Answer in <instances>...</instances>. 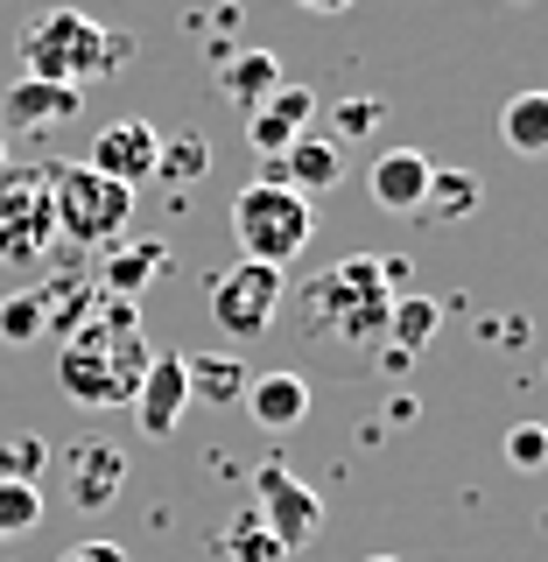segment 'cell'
I'll return each instance as SVG.
<instances>
[{
    "mask_svg": "<svg viewBox=\"0 0 548 562\" xmlns=\"http://www.w3.org/2000/svg\"><path fill=\"white\" fill-rule=\"evenodd\" d=\"M148 359H155V345H148V330H141L134 303L99 289L92 310H85L57 345V386H64L70 408H127L141 373H148Z\"/></svg>",
    "mask_w": 548,
    "mask_h": 562,
    "instance_id": "cell-1",
    "label": "cell"
},
{
    "mask_svg": "<svg viewBox=\"0 0 548 562\" xmlns=\"http://www.w3.org/2000/svg\"><path fill=\"white\" fill-rule=\"evenodd\" d=\"M394 295L401 289L387 281V268L373 254H345L295 289V324H303V338L331 345V351H380Z\"/></svg>",
    "mask_w": 548,
    "mask_h": 562,
    "instance_id": "cell-2",
    "label": "cell"
},
{
    "mask_svg": "<svg viewBox=\"0 0 548 562\" xmlns=\"http://www.w3.org/2000/svg\"><path fill=\"white\" fill-rule=\"evenodd\" d=\"M14 49H22V78H49V85L85 92L92 78H113V70L127 64L134 35L92 22L85 8H43L22 35H14Z\"/></svg>",
    "mask_w": 548,
    "mask_h": 562,
    "instance_id": "cell-3",
    "label": "cell"
},
{
    "mask_svg": "<svg viewBox=\"0 0 548 562\" xmlns=\"http://www.w3.org/2000/svg\"><path fill=\"white\" fill-rule=\"evenodd\" d=\"M43 183H49L57 239H70V246H113V239H127V225H134V190L127 183L99 176L92 162H49Z\"/></svg>",
    "mask_w": 548,
    "mask_h": 562,
    "instance_id": "cell-4",
    "label": "cell"
},
{
    "mask_svg": "<svg viewBox=\"0 0 548 562\" xmlns=\"http://www.w3.org/2000/svg\"><path fill=\"white\" fill-rule=\"evenodd\" d=\"M233 239H239V260L289 268V260L316 239V204L303 198V190L260 176V183H246L239 198H233Z\"/></svg>",
    "mask_w": 548,
    "mask_h": 562,
    "instance_id": "cell-5",
    "label": "cell"
},
{
    "mask_svg": "<svg viewBox=\"0 0 548 562\" xmlns=\"http://www.w3.org/2000/svg\"><path fill=\"white\" fill-rule=\"evenodd\" d=\"M281 295H289V274L268 268V260H233L225 274H211V324L225 338H268V324L281 316Z\"/></svg>",
    "mask_w": 548,
    "mask_h": 562,
    "instance_id": "cell-6",
    "label": "cell"
},
{
    "mask_svg": "<svg viewBox=\"0 0 548 562\" xmlns=\"http://www.w3.org/2000/svg\"><path fill=\"white\" fill-rule=\"evenodd\" d=\"M254 514L281 541V555L310 549V541L324 535V499H316V485H303L289 464H275V457L254 471Z\"/></svg>",
    "mask_w": 548,
    "mask_h": 562,
    "instance_id": "cell-7",
    "label": "cell"
},
{
    "mask_svg": "<svg viewBox=\"0 0 548 562\" xmlns=\"http://www.w3.org/2000/svg\"><path fill=\"white\" fill-rule=\"evenodd\" d=\"M57 218H49V183L43 176H0V260L29 268L49 254Z\"/></svg>",
    "mask_w": 548,
    "mask_h": 562,
    "instance_id": "cell-8",
    "label": "cell"
},
{
    "mask_svg": "<svg viewBox=\"0 0 548 562\" xmlns=\"http://www.w3.org/2000/svg\"><path fill=\"white\" fill-rule=\"evenodd\" d=\"M57 471H64V499L78 514H105L120 499V485H127V450L105 443V436H85V443H70L57 457Z\"/></svg>",
    "mask_w": 548,
    "mask_h": 562,
    "instance_id": "cell-9",
    "label": "cell"
},
{
    "mask_svg": "<svg viewBox=\"0 0 548 562\" xmlns=\"http://www.w3.org/2000/svg\"><path fill=\"white\" fill-rule=\"evenodd\" d=\"M303 134H316V92H310V85H289V78H281L275 92L246 113V140H254L260 162H281V155H289Z\"/></svg>",
    "mask_w": 548,
    "mask_h": 562,
    "instance_id": "cell-10",
    "label": "cell"
},
{
    "mask_svg": "<svg viewBox=\"0 0 548 562\" xmlns=\"http://www.w3.org/2000/svg\"><path fill=\"white\" fill-rule=\"evenodd\" d=\"M155 155H163V134H155L148 120H105L92 134V155H85V162L99 176H113V183L141 190V183H155Z\"/></svg>",
    "mask_w": 548,
    "mask_h": 562,
    "instance_id": "cell-11",
    "label": "cell"
},
{
    "mask_svg": "<svg viewBox=\"0 0 548 562\" xmlns=\"http://www.w3.org/2000/svg\"><path fill=\"white\" fill-rule=\"evenodd\" d=\"M127 408H134V422H141V436H148V443H163V436H176V422H183V408H190L183 351H155Z\"/></svg>",
    "mask_w": 548,
    "mask_h": 562,
    "instance_id": "cell-12",
    "label": "cell"
},
{
    "mask_svg": "<svg viewBox=\"0 0 548 562\" xmlns=\"http://www.w3.org/2000/svg\"><path fill=\"white\" fill-rule=\"evenodd\" d=\"M78 105H85V92H70V85L14 78L8 92H0V134H49V127H64Z\"/></svg>",
    "mask_w": 548,
    "mask_h": 562,
    "instance_id": "cell-13",
    "label": "cell"
},
{
    "mask_svg": "<svg viewBox=\"0 0 548 562\" xmlns=\"http://www.w3.org/2000/svg\"><path fill=\"white\" fill-rule=\"evenodd\" d=\"M275 169V183H289V190H303V198L316 204L324 190H338L345 183V155H338V140H324V134H303L281 162H268Z\"/></svg>",
    "mask_w": 548,
    "mask_h": 562,
    "instance_id": "cell-14",
    "label": "cell"
},
{
    "mask_svg": "<svg viewBox=\"0 0 548 562\" xmlns=\"http://www.w3.org/2000/svg\"><path fill=\"white\" fill-rule=\"evenodd\" d=\"M429 155L422 148H387L380 162H373V204L380 211H394V218H415L422 211V190H429Z\"/></svg>",
    "mask_w": 548,
    "mask_h": 562,
    "instance_id": "cell-15",
    "label": "cell"
},
{
    "mask_svg": "<svg viewBox=\"0 0 548 562\" xmlns=\"http://www.w3.org/2000/svg\"><path fill=\"white\" fill-rule=\"evenodd\" d=\"M169 260H176L169 239H113V254L99 260V289H105V295H127V303H134V295L148 289V281L163 274Z\"/></svg>",
    "mask_w": 548,
    "mask_h": 562,
    "instance_id": "cell-16",
    "label": "cell"
},
{
    "mask_svg": "<svg viewBox=\"0 0 548 562\" xmlns=\"http://www.w3.org/2000/svg\"><path fill=\"white\" fill-rule=\"evenodd\" d=\"M239 408L260 422V429H295V422L310 415V380L303 373H260V380H246V394H239Z\"/></svg>",
    "mask_w": 548,
    "mask_h": 562,
    "instance_id": "cell-17",
    "label": "cell"
},
{
    "mask_svg": "<svg viewBox=\"0 0 548 562\" xmlns=\"http://www.w3.org/2000/svg\"><path fill=\"white\" fill-rule=\"evenodd\" d=\"M211 85H219V99H233L239 113H254V105L281 85V57L275 49H219V78Z\"/></svg>",
    "mask_w": 548,
    "mask_h": 562,
    "instance_id": "cell-18",
    "label": "cell"
},
{
    "mask_svg": "<svg viewBox=\"0 0 548 562\" xmlns=\"http://www.w3.org/2000/svg\"><path fill=\"white\" fill-rule=\"evenodd\" d=\"M183 380H190V401H211V408H239L246 394V366L233 351H183Z\"/></svg>",
    "mask_w": 548,
    "mask_h": 562,
    "instance_id": "cell-19",
    "label": "cell"
},
{
    "mask_svg": "<svg viewBox=\"0 0 548 562\" xmlns=\"http://www.w3.org/2000/svg\"><path fill=\"white\" fill-rule=\"evenodd\" d=\"M479 198H485V190H479V176H471V169H444V162H436L415 218H429V225H457V218H471V211H479Z\"/></svg>",
    "mask_w": 548,
    "mask_h": 562,
    "instance_id": "cell-20",
    "label": "cell"
},
{
    "mask_svg": "<svg viewBox=\"0 0 548 562\" xmlns=\"http://www.w3.org/2000/svg\"><path fill=\"white\" fill-rule=\"evenodd\" d=\"M500 140L514 155H548V92H514L500 105Z\"/></svg>",
    "mask_w": 548,
    "mask_h": 562,
    "instance_id": "cell-21",
    "label": "cell"
},
{
    "mask_svg": "<svg viewBox=\"0 0 548 562\" xmlns=\"http://www.w3.org/2000/svg\"><path fill=\"white\" fill-rule=\"evenodd\" d=\"M436 324H444V310H436L429 295H394V316H387V345L415 359V351H429Z\"/></svg>",
    "mask_w": 548,
    "mask_h": 562,
    "instance_id": "cell-22",
    "label": "cell"
},
{
    "mask_svg": "<svg viewBox=\"0 0 548 562\" xmlns=\"http://www.w3.org/2000/svg\"><path fill=\"white\" fill-rule=\"evenodd\" d=\"M35 338H49V316H43V295L35 289H14V295H0V345H35Z\"/></svg>",
    "mask_w": 548,
    "mask_h": 562,
    "instance_id": "cell-23",
    "label": "cell"
},
{
    "mask_svg": "<svg viewBox=\"0 0 548 562\" xmlns=\"http://www.w3.org/2000/svg\"><path fill=\"white\" fill-rule=\"evenodd\" d=\"M225 555H233V562H289V555H281V541L260 527L254 506H239L233 527H225Z\"/></svg>",
    "mask_w": 548,
    "mask_h": 562,
    "instance_id": "cell-24",
    "label": "cell"
},
{
    "mask_svg": "<svg viewBox=\"0 0 548 562\" xmlns=\"http://www.w3.org/2000/svg\"><path fill=\"white\" fill-rule=\"evenodd\" d=\"M35 527H43V492L22 479H0V541L35 535Z\"/></svg>",
    "mask_w": 548,
    "mask_h": 562,
    "instance_id": "cell-25",
    "label": "cell"
},
{
    "mask_svg": "<svg viewBox=\"0 0 548 562\" xmlns=\"http://www.w3.org/2000/svg\"><path fill=\"white\" fill-rule=\"evenodd\" d=\"M204 169H211V148L198 134H183V140H163V155H155V176H163V183H204Z\"/></svg>",
    "mask_w": 548,
    "mask_h": 562,
    "instance_id": "cell-26",
    "label": "cell"
},
{
    "mask_svg": "<svg viewBox=\"0 0 548 562\" xmlns=\"http://www.w3.org/2000/svg\"><path fill=\"white\" fill-rule=\"evenodd\" d=\"M43 464H49V443H43V436H8V443H0V479L35 485V479H43Z\"/></svg>",
    "mask_w": 548,
    "mask_h": 562,
    "instance_id": "cell-27",
    "label": "cell"
},
{
    "mask_svg": "<svg viewBox=\"0 0 548 562\" xmlns=\"http://www.w3.org/2000/svg\"><path fill=\"white\" fill-rule=\"evenodd\" d=\"M506 464H514V471H548V429H541V422L506 429Z\"/></svg>",
    "mask_w": 548,
    "mask_h": 562,
    "instance_id": "cell-28",
    "label": "cell"
},
{
    "mask_svg": "<svg viewBox=\"0 0 548 562\" xmlns=\"http://www.w3.org/2000/svg\"><path fill=\"white\" fill-rule=\"evenodd\" d=\"M373 127H380V99H345L338 105V134L359 140V134H373Z\"/></svg>",
    "mask_w": 548,
    "mask_h": 562,
    "instance_id": "cell-29",
    "label": "cell"
},
{
    "mask_svg": "<svg viewBox=\"0 0 548 562\" xmlns=\"http://www.w3.org/2000/svg\"><path fill=\"white\" fill-rule=\"evenodd\" d=\"M57 562H127V555H120L113 541H78V549H64Z\"/></svg>",
    "mask_w": 548,
    "mask_h": 562,
    "instance_id": "cell-30",
    "label": "cell"
},
{
    "mask_svg": "<svg viewBox=\"0 0 548 562\" xmlns=\"http://www.w3.org/2000/svg\"><path fill=\"white\" fill-rule=\"evenodd\" d=\"M295 8H310V14H345L351 0H295Z\"/></svg>",
    "mask_w": 548,
    "mask_h": 562,
    "instance_id": "cell-31",
    "label": "cell"
},
{
    "mask_svg": "<svg viewBox=\"0 0 548 562\" xmlns=\"http://www.w3.org/2000/svg\"><path fill=\"white\" fill-rule=\"evenodd\" d=\"M0 176H8V134H0Z\"/></svg>",
    "mask_w": 548,
    "mask_h": 562,
    "instance_id": "cell-32",
    "label": "cell"
},
{
    "mask_svg": "<svg viewBox=\"0 0 548 562\" xmlns=\"http://www.w3.org/2000/svg\"><path fill=\"white\" fill-rule=\"evenodd\" d=\"M366 562H401V555H366Z\"/></svg>",
    "mask_w": 548,
    "mask_h": 562,
    "instance_id": "cell-33",
    "label": "cell"
},
{
    "mask_svg": "<svg viewBox=\"0 0 548 562\" xmlns=\"http://www.w3.org/2000/svg\"><path fill=\"white\" fill-rule=\"evenodd\" d=\"M514 8H527V0H514Z\"/></svg>",
    "mask_w": 548,
    "mask_h": 562,
    "instance_id": "cell-34",
    "label": "cell"
}]
</instances>
